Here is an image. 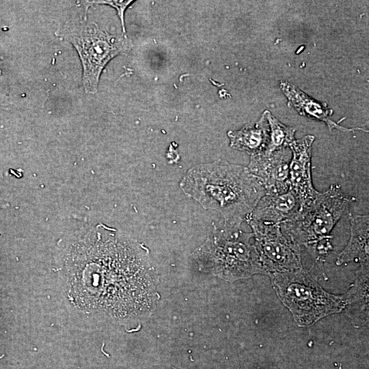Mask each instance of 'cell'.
I'll use <instances>...</instances> for the list:
<instances>
[{
    "instance_id": "cell-15",
    "label": "cell",
    "mask_w": 369,
    "mask_h": 369,
    "mask_svg": "<svg viewBox=\"0 0 369 369\" xmlns=\"http://www.w3.org/2000/svg\"><path fill=\"white\" fill-rule=\"evenodd\" d=\"M133 1H81L77 4L82 5L85 10L84 18H87L88 8L93 5L105 4L116 9L121 21L123 33H126L124 23V12Z\"/></svg>"
},
{
    "instance_id": "cell-3",
    "label": "cell",
    "mask_w": 369,
    "mask_h": 369,
    "mask_svg": "<svg viewBox=\"0 0 369 369\" xmlns=\"http://www.w3.org/2000/svg\"><path fill=\"white\" fill-rule=\"evenodd\" d=\"M239 227L224 223L223 228H214L196 251L200 266L230 282L256 273L266 274L256 246L251 242L252 232H244Z\"/></svg>"
},
{
    "instance_id": "cell-7",
    "label": "cell",
    "mask_w": 369,
    "mask_h": 369,
    "mask_svg": "<svg viewBox=\"0 0 369 369\" xmlns=\"http://www.w3.org/2000/svg\"><path fill=\"white\" fill-rule=\"evenodd\" d=\"M252 229L254 245L266 274L302 268L299 245L286 235L279 224L245 219Z\"/></svg>"
},
{
    "instance_id": "cell-11",
    "label": "cell",
    "mask_w": 369,
    "mask_h": 369,
    "mask_svg": "<svg viewBox=\"0 0 369 369\" xmlns=\"http://www.w3.org/2000/svg\"><path fill=\"white\" fill-rule=\"evenodd\" d=\"M279 86L288 100L289 106L302 115L325 122L331 132L336 128L342 132H352L357 130L368 131L362 128H346L331 120L333 111L325 103H320L311 98L292 84L281 81Z\"/></svg>"
},
{
    "instance_id": "cell-12",
    "label": "cell",
    "mask_w": 369,
    "mask_h": 369,
    "mask_svg": "<svg viewBox=\"0 0 369 369\" xmlns=\"http://www.w3.org/2000/svg\"><path fill=\"white\" fill-rule=\"evenodd\" d=\"M269 125L264 114L256 122L245 124L239 131H230L228 135L230 146L251 156L263 153L269 140Z\"/></svg>"
},
{
    "instance_id": "cell-4",
    "label": "cell",
    "mask_w": 369,
    "mask_h": 369,
    "mask_svg": "<svg viewBox=\"0 0 369 369\" xmlns=\"http://www.w3.org/2000/svg\"><path fill=\"white\" fill-rule=\"evenodd\" d=\"M355 200L346 195L338 184H331L280 227L286 235L313 255L332 247L330 234Z\"/></svg>"
},
{
    "instance_id": "cell-13",
    "label": "cell",
    "mask_w": 369,
    "mask_h": 369,
    "mask_svg": "<svg viewBox=\"0 0 369 369\" xmlns=\"http://www.w3.org/2000/svg\"><path fill=\"white\" fill-rule=\"evenodd\" d=\"M350 223L349 241L344 250L338 255L336 264L341 265L355 260L361 262V265H368V215L353 216Z\"/></svg>"
},
{
    "instance_id": "cell-10",
    "label": "cell",
    "mask_w": 369,
    "mask_h": 369,
    "mask_svg": "<svg viewBox=\"0 0 369 369\" xmlns=\"http://www.w3.org/2000/svg\"><path fill=\"white\" fill-rule=\"evenodd\" d=\"M300 209L298 197L289 189L282 194L266 193L247 217L280 225L292 219Z\"/></svg>"
},
{
    "instance_id": "cell-14",
    "label": "cell",
    "mask_w": 369,
    "mask_h": 369,
    "mask_svg": "<svg viewBox=\"0 0 369 369\" xmlns=\"http://www.w3.org/2000/svg\"><path fill=\"white\" fill-rule=\"evenodd\" d=\"M269 125V140L264 154H269L276 150L289 148L294 141L296 129L279 122L268 111L264 112Z\"/></svg>"
},
{
    "instance_id": "cell-6",
    "label": "cell",
    "mask_w": 369,
    "mask_h": 369,
    "mask_svg": "<svg viewBox=\"0 0 369 369\" xmlns=\"http://www.w3.org/2000/svg\"><path fill=\"white\" fill-rule=\"evenodd\" d=\"M277 294L299 326L340 312L344 301L325 291L302 268L271 274Z\"/></svg>"
},
{
    "instance_id": "cell-1",
    "label": "cell",
    "mask_w": 369,
    "mask_h": 369,
    "mask_svg": "<svg viewBox=\"0 0 369 369\" xmlns=\"http://www.w3.org/2000/svg\"><path fill=\"white\" fill-rule=\"evenodd\" d=\"M62 266L74 303L111 313L136 309L135 295L150 278L141 246L102 225L71 237Z\"/></svg>"
},
{
    "instance_id": "cell-2",
    "label": "cell",
    "mask_w": 369,
    "mask_h": 369,
    "mask_svg": "<svg viewBox=\"0 0 369 369\" xmlns=\"http://www.w3.org/2000/svg\"><path fill=\"white\" fill-rule=\"evenodd\" d=\"M180 187L203 208L219 212L224 223L232 226H240L266 194L247 167L221 160L193 167Z\"/></svg>"
},
{
    "instance_id": "cell-9",
    "label": "cell",
    "mask_w": 369,
    "mask_h": 369,
    "mask_svg": "<svg viewBox=\"0 0 369 369\" xmlns=\"http://www.w3.org/2000/svg\"><path fill=\"white\" fill-rule=\"evenodd\" d=\"M313 135L295 140L289 148L292 157L289 163V189L298 197L301 208L310 204L320 192L313 186L311 174V154Z\"/></svg>"
},
{
    "instance_id": "cell-8",
    "label": "cell",
    "mask_w": 369,
    "mask_h": 369,
    "mask_svg": "<svg viewBox=\"0 0 369 369\" xmlns=\"http://www.w3.org/2000/svg\"><path fill=\"white\" fill-rule=\"evenodd\" d=\"M290 159V152L285 148L269 154L261 153L251 156L247 167L266 194H282L289 190Z\"/></svg>"
},
{
    "instance_id": "cell-5",
    "label": "cell",
    "mask_w": 369,
    "mask_h": 369,
    "mask_svg": "<svg viewBox=\"0 0 369 369\" xmlns=\"http://www.w3.org/2000/svg\"><path fill=\"white\" fill-rule=\"evenodd\" d=\"M55 35L69 42L76 49L83 68L82 82L87 94L98 92L100 77L106 65L131 48L126 36L102 30L87 18L66 23L57 29Z\"/></svg>"
}]
</instances>
